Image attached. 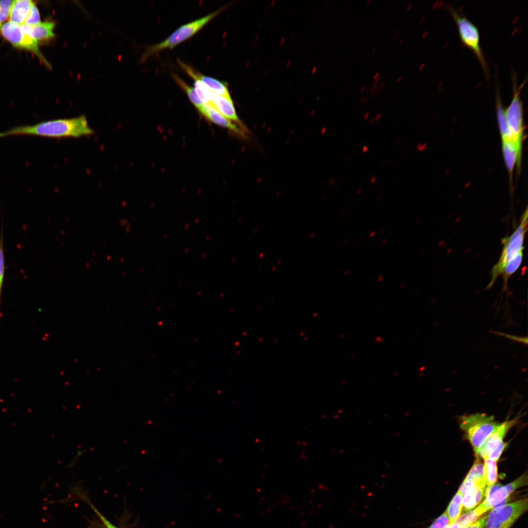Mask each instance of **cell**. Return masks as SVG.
Listing matches in <instances>:
<instances>
[{"mask_svg":"<svg viewBox=\"0 0 528 528\" xmlns=\"http://www.w3.org/2000/svg\"><path fill=\"white\" fill-rule=\"evenodd\" d=\"M492 332H493V333L494 334H496V335H498L499 336L504 337H505V338H507L508 339H509V340H512V341H515V342H517L522 343L525 344L526 345H527L528 344V337L527 336L526 337L518 336L513 335H511V334H509L505 333L502 332H498V331H493Z\"/></svg>","mask_w":528,"mask_h":528,"instance_id":"30","label":"cell"},{"mask_svg":"<svg viewBox=\"0 0 528 528\" xmlns=\"http://www.w3.org/2000/svg\"><path fill=\"white\" fill-rule=\"evenodd\" d=\"M463 494L458 490L445 510L451 523L455 522L461 515Z\"/></svg>","mask_w":528,"mask_h":528,"instance_id":"22","label":"cell"},{"mask_svg":"<svg viewBox=\"0 0 528 528\" xmlns=\"http://www.w3.org/2000/svg\"><path fill=\"white\" fill-rule=\"evenodd\" d=\"M528 208L521 216L520 222L513 233L501 240L503 245L500 257L491 270V281L485 288L492 287L496 279L501 275L506 264L524 249V241L528 230Z\"/></svg>","mask_w":528,"mask_h":528,"instance_id":"2","label":"cell"},{"mask_svg":"<svg viewBox=\"0 0 528 528\" xmlns=\"http://www.w3.org/2000/svg\"><path fill=\"white\" fill-rule=\"evenodd\" d=\"M0 292H1V290H0Z\"/></svg>","mask_w":528,"mask_h":528,"instance_id":"55","label":"cell"},{"mask_svg":"<svg viewBox=\"0 0 528 528\" xmlns=\"http://www.w3.org/2000/svg\"><path fill=\"white\" fill-rule=\"evenodd\" d=\"M489 510L483 502L473 509L461 515L455 521L462 528H464L480 518L485 512Z\"/></svg>","mask_w":528,"mask_h":528,"instance_id":"20","label":"cell"},{"mask_svg":"<svg viewBox=\"0 0 528 528\" xmlns=\"http://www.w3.org/2000/svg\"><path fill=\"white\" fill-rule=\"evenodd\" d=\"M224 8L225 7H222L206 16L182 25L163 41L149 46L143 54L141 59V61H145L151 55L157 53L163 50L172 49L179 43L189 39L222 12Z\"/></svg>","mask_w":528,"mask_h":528,"instance_id":"5","label":"cell"},{"mask_svg":"<svg viewBox=\"0 0 528 528\" xmlns=\"http://www.w3.org/2000/svg\"><path fill=\"white\" fill-rule=\"evenodd\" d=\"M178 63L186 73L194 80L197 79L200 81L215 93L228 98H231L227 87L224 83L196 71L192 67L185 64L180 60H178Z\"/></svg>","mask_w":528,"mask_h":528,"instance_id":"11","label":"cell"},{"mask_svg":"<svg viewBox=\"0 0 528 528\" xmlns=\"http://www.w3.org/2000/svg\"><path fill=\"white\" fill-rule=\"evenodd\" d=\"M387 88H388V87H386V88H385V89H384V90H385V91H386V89H387Z\"/></svg>","mask_w":528,"mask_h":528,"instance_id":"53","label":"cell"},{"mask_svg":"<svg viewBox=\"0 0 528 528\" xmlns=\"http://www.w3.org/2000/svg\"><path fill=\"white\" fill-rule=\"evenodd\" d=\"M34 2L30 0H13L9 15V22L22 25L24 24Z\"/></svg>","mask_w":528,"mask_h":528,"instance_id":"17","label":"cell"},{"mask_svg":"<svg viewBox=\"0 0 528 528\" xmlns=\"http://www.w3.org/2000/svg\"><path fill=\"white\" fill-rule=\"evenodd\" d=\"M371 2V0H368L366 1V4H369Z\"/></svg>","mask_w":528,"mask_h":528,"instance_id":"52","label":"cell"},{"mask_svg":"<svg viewBox=\"0 0 528 528\" xmlns=\"http://www.w3.org/2000/svg\"><path fill=\"white\" fill-rule=\"evenodd\" d=\"M523 258V251L518 253L513 259L507 263L503 269L501 275L504 280L503 290H508L507 284L509 278L519 269Z\"/></svg>","mask_w":528,"mask_h":528,"instance_id":"21","label":"cell"},{"mask_svg":"<svg viewBox=\"0 0 528 528\" xmlns=\"http://www.w3.org/2000/svg\"><path fill=\"white\" fill-rule=\"evenodd\" d=\"M13 0H0V23L4 22L9 17Z\"/></svg>","mask_w":528,"mask_h":528,"instance_id":"26","label":"cell"},{"mask_svg":"<svg viewBox=\"0 0 528 528\" xmlns=\"http://www.w3.org/2000/svg\"><path fill=\"white\" fill-rule=\"evenodd\" d=\"M21 25L23 29L30 34L38 43L39 42L51 39L55 36L53 32L55 23L52 22H41L33 26L25 24Z\"/></svg>","mask_w":528,"mask_h":528,"instance_id":"16","label":"cell"},{"mask_svg":"<svg viewBox=\"0 0 528 528\" xmlns=\"http://www.w3.org/2000/svg\"><path fill=\"white\" fill-rule=\"evenodd\" d=\"M95 132L84 115L44 121L33 125L12 127L0 132V138L14 135H31L48 138H79Z\"/></svg>","mask_w":528,"mask_h":528,"instance_id":"1","label":"cell"},{"mask_svg":"<svg viewBox=\"0 0 528 528\" xmlns=\"http://www.w3.org/2000/svg\"><path fill=\"white\" fill-rule=\"evenodd\" d=\"M376 176L375 175L373 176L370 179L371 184H374L376 181Z\"/></svg>","mask_w":528,"mask_h":528,"instance_id":"34","label":"cell"},{"mask_svg":"<svg viewBox=\"0 0 528 528\" xmlns=\"http://www.w3.org/2000/svg\"><path fill=\"white\" fill-rule=\"evenodd\" d=\"M447 528H462V527L456 522L451 523Z\"/></svg>","mask_w":528,"mask_h":528,"instance_id":"33","label":"cell"},{"mask_svg":"<svg viewBox=\"0 0 528 528\" xmlns=\"http://www.w3.org/2000/svg\"><path fill=\"white\" fill-rule=\"evenodd\" d=\"M380 79H381V77L380 76H378L375 80H374V82H373L374 84L378 83V81L380 80Z\"/></svg>","mask_w":528,"mask_h":528,"instance_id":"39","label":"cell"},{"mask_svg":"<svg viewBox=\"0 0 528 528\" xmlns=\"http://www.w3.org/2000/svg\"><path fill=\"white\" fill-rule=\"evenodd\" d=\"M172 76L178 86L186 93L193 104L199 110L204 103L199 98L194 88L187 85L176 74H173Z\"/></svg>","mask_w":528,"mask_h":528,"instance_id":"24","label":"cell"},{"mask_svg":"<svg viewBox=\"0 0 528 528\" xmlns=\"http://www.w3.org/2000/svg\"><path fill=\"white\" fill-rule=\"evenodd\" d=\"M450 524V520L445 511L434 521L429 528H447Z\"/></svg>","mask_w":528,"mask_h":528,"instance_id":"28","label":"cell"},{"mask_svg":"<svg viewBox=\"0 0 528 528\" xmlns=\"http://www.w3.org/2000/svg\"><path fill=\"white\" fill-rule=\"evenodd\" d=\"M379 90H380V88H379V87L377 88H376L375 89H374V91H373V92H372V93H371V96H373V95H374V94H375V93H378V92L379 91Z\"/></svg>","mask_w":528,"mask_h":528,"instance_id":"36","label":"cell"},{"mask_svg":"<svg viewBox=\"0 0 528 528\" xmlns=\"http://www.w3.org/2000/svg\"><path fill=\"white\" fill-rule=\"evenodd\" d=\"M528 507V498L498 506L486 515L485 528H510Z\"/></svg>","mask_w":528,"mask_h":528,"instance_id":"7","label":"cell"},{"mask_svg":"<svg viewBox=\"0 0 528 528\" xmlns=\"http://www.w3.org/2000/svg\"><path fill=\"white\" fill-rule=\"evenodd\" d=\"M517 420V418H514L499 423L481 446L478 456L484 460L497 462L506 446L504 441L505 436Z\"/></svg>","mask_w":528,"mask_h":528,"instance_id":"9","label":"cell"},{"mask_svg":"<svg viewBox=\"0 0 528 528\" xmlns=\"http://www.w3.org/2000/svg\"><path fill=\"white\" fill-rule=\"evenodd\" d=\"M210 105L231 121L242 126L231 98L218 95L213 92Z\"/></svg>","mask_w":528,"mask_h":528,"instance_id":"14","label":"cell"},{"mask_svg":"<svg viewBox=\"0 0 528 528\" xmlns=\"http://www.w3.org/2000/svg\"><path fill=\"white\" fill-rule=\"evenodd\" d=\"M0 33L13 46L32 52L47 66L50 67L49 64L39 50L38 42L31 34L24 30L21 25L8 22L2 25Z\"/></svg>","mask_w":528,"mask_h":528,"instance_id":"8","label":"cell"},{"mask_svg":"<svg viewBox=\"0 0 528 528\" xmlns=\"http://www.w3.org/2000/svg\"><path fill=\"white\" fill-rule=\"evenodd\" d=\"M369 116V112H367V113H366L365 114V115H364V116H363V118H364V119H367V118L368 117V116Z\"/></svg>","mask_w":528,"mask_h":528,"instance_id":"41","label":"cell"},{"mask_svg":"<svg viewBox=\"0 0 528 528\" xmlns=\"http://www.w3.org/2000/svg\"><path fill=\"white\" fill-rule=\"evenodd\" d=\"M502 149L506 168L511 179L514 167L520 169L521 156L512 141L502 140Z\"/></svg>","mask_w":528,"mask_h":528,"instance_id":"15","label":"cell"},{"mask_svg":"<svg viewBox=\"0 0 528 528\" xmlns=\"http://www.w3.org/2000/svg\"><path fill=\"white\" fill-rule=\"evenodd\" d=\"M484 480L486 487L496 484L498 479L497 462L490 460H484Z\"/></svg>","mask_w":528,"mask_h":528,"instance_id":"23","label":"cell"},{"mask_svg":"<svg viewBox=\"0 0 528 528\" xmlns=\"http://www.w3.org/2000/svg\"><path fill=\"white\" fill-rule=\"evenodd\" d=\"M384 84H385V81H382V82H381V83H380V85H379V88H381L382 87H383V86H384Z\"/></svg>","mask_w":528,"mask_h":528,"instance_id":"44","label":"cell"},{"mask_svg":"<svg viewBox=\"0 0 528 528\" xmlns=\"http://www.w3.org/2000/svg\"><path fill=\"white\" fill-rule=\"evenodd\" d=\"M195 90L199 98L204 104H211L212 91L202 82L194 80Z\"/></svg>","mask_w":528,"mask_h":528,"instance_id":"25","label":"cell"},{"mask_svg":"<svg viewBox=\"0 0 528 528\" xmlns=\"http://www.w3.org/2000/svg\"><path fill=\"white\" fill-rule=\"evenodd\" d=\"M377 85H378V83L374 84V85L372 87V88H371V90H372L374 91V89H375L377 88Z\"/></svg>","mask_w":528,"mask_h":528,"instance_id":"38","label":"cell"},{"mask_svg":"<svg viewBox=\"0 0 528 528\" xmlns=\"http://www.w3.org/2000/svg\"><path fill=\"white\" fill-rule=\"evenodd\" d=\"M1 26H2V24H1L0 23V28H1Z\"/></svg>","mask_w":528,"mask_h":528,"instance_id":"54","label":"cell"},{"mask_svg":"<svg viewBox=\"0 0 528 528\" xmlns=\"http://www.w3.org/2000/svg\"><path fill=\"white\" fill-rule=\"evenodd\" d=\"M374 121V118H371L369 121V124H371Z\"/></svg>","mask_w":528,"mask_h":528,"instance_id":"47","label":"cell"},{"mask_svg":"<svg viewBox=\"0 0 528 528\" xmlns=\"http://www.w3.org/2000/svg\"><path fill=\"white\" fill-rule=\"evenodd\" d=\"M41 22L39 11L34 3L24 24L33 26L40 23Z\"/></svg>","mask_w":528,"mask_h":528,"instance_id":"27","label":"cell"},{"mask_svg":"<svg viewBox=\"0 0 528 528\" xmlns=\"http://www.w3.org/2000/svg\"><path fill=\"white\" fill-rule=\"evenodd\" d=\"M361 191V189H358L357 190V192H356V193L357 194H359V193H360Z\"/></svg>","mask_w":528,"mask_h":528,"instance_id":"51","label":"cell"},{"mask_svg":"<svg viewBox=\"0 0 528 528\" xmlns=\"http://www.w3.org/2000/svg\"><path fill=\"white\" fill-rule=\"evenodd\" d=\"M486 484L484 480L477 483L463 494L462 512L471 510L479 505L484 496Z\"/></svg>","mask_w":528,"mask_h":528,"instance_id":"13","label":"cell"},{"mask_svg":"<svg viewBox=\"0 0 528 528\" xmlns=\"http://www.w3.org/2000/svg\"><path fill=\"white\" fill-rule=\"evenodd\" d=\"M376 49V46H374L372 50V53H374Z\"/></svg>","mask_w":528,"mask_h":528,"instance_id":"49","label":"cell"},{"mask_svg":"<svg viewBox=\"0 0 528 528\" xmlns=\"http://www.w3.org/2000/svg\"><path fill=\"white\" fill-rule=\"evenodd\" d=\"M460 422L477 456L481 446L499 424L493 416L482 413L462 416Z\"/></svg>","mask_w":528,"mask_h":528,"instance_id":"4","label":"cell"},{"mask_svg":"<svg viewBox=\"0 0 528 528\" xmlns=\"http://www.w3.org/2000/svg\"><path fill=\"white\" fill-rule=\"evenodd\" d=\"M378 75H379V72H376L374 74V76L373 77L374 80H375L378 76Z\"/></svg>","mask_w":528,"mask_h":528,"instance_id":"42","label":"cell"},{"mask_svg":"<svg viewBox=\"0 0 528 528\" xmlns=\"http://www.w3.org/2000/svg\"><path fill=\"white\" fill-rule=\"evenodd\" d=\"M92 508L93 509V510H94V511H95V512H96V514H97L98 515V516H99V517L100 518V520H101L102 521V522H103V523L104 524V525L105 526V527H106V528H118L116 527V526H114V525H113V524H111V523H110V522H109V521H108V520H107V519H106V518H105V517H104V516H103V515H102V514H101V513H100V512H99V511H98V510H97V509H96V508H95V507H93V506H92Z\"/></svg>","mask_w":528,"mask_h":528,"instance_id":"32","label":"cell"},{"mask_svg":"<svg viewBox=\"0 0 528 528\" xmlns=\"http://www.w3.org/2000/svg\"><path fill=\"white\" fill-rule=\"evenodd\" d=\"M402 75H400V76H399L398 77V78H397V79H396V82H400V80H401L402 79Z\"/></svg>","mask_w":528,"mask_h":528,"instance_id":"43","label":"cell"},{"mask_svg":"<svg viewBox=\"0 0 528 528\" xmlns=\"http://www.w3.org/2000/svg\"><path fill=\"white\" fill-rule=\"evenodd\" d=\"M399 32H400L399 28H397L396 29V31L395 33V37H394L395 40H396L397 39V38L398 37V34H399Z\"/></svg>","mask_w":528,"mask_h":528,"instance_id":"35","label":"cell"},{"mask_svg":"<svg viewBox=\"0 0 528 528\" xmlns=\"http://www.w3.org/2000/svg\"><path fill=\"white\" fill-rule=\"evenodd\" d=\"M380 116H381V113H378V114H377L376 115L374 118V121L375 120V121H378L379 119Z\"/></svg>","mask_w":528,"mask_h":528,"instance_id":"37","label":"cell"},{"mask_svg":"<svg viewBox=\"0 0 528 528\" xmlns=\"http://www.w3.org/2000/svg\"><path fill=\"white\" fill-rule=\"evenodd\" d=\"M199 111L208 119L220 126L230 129L237 133L244 135L245 129L238 127L234 122L231 121L209 104H204Z\"/></svg>","mask_w":528,"mask_h":528,"instance_id":"12","label":"cell"},{"mask_svg":"<svg viewBox=\"0 0 528 528\" xmlns=\"http://www.w3.org/2000/svg\"><path fill=\"white\" fill-rule=\"evenodd\" d=\"M487 514L481 517L477 520L464 528H484Z\"/></svg>","mask_w":528,"mask_h":528,"instance_id":"31","label":"cell"},{"mask_svg":"<svg viewBox=\"0 0 528 528\" xmlns=\"http://www.w3.org/2000/svg\"><path fill=\"white\" fill-rule=\"evenodd\" d=\"M496 90V115L501 140L513 141L512 135L506 122L505 109L502 104L500 92L499 89Z\"/></svg>","mask_w":528,"mask_h":528,"instance_id":"19","label":"cell"},{"mask_svg":"<svg viewBox=\"0 0 528 528\" xmlns=\"http://www.w3.org/2000/svg\"><path fill=\"white\" fill-rule=\"evenodd\" d=\"M412 5V3H410V4H409V5H408V6H407V8H406V9H407V10H409V9L410 8V7H411Z\"/></svg>","mask_w":528,"mask_h":528,"instance_id":"50","label":"cell"},{"mask_svg":"<svg viewBox=\"0 0 528 528\" xmlns=\"http://www.w3.org/2000/svg\"><path fill=\"white\" fill-rule=\"evenodd\" d=\"M527 483L528 475L526 472L506 485L503 486L495 484L491 486L486 487L484 493L485 499L483 502L489 510L492 509L506 500L515 490L527 485Z\"/></svg>","mask_w":528,"mask_h":528,"instance_id":"10","label":"cell"},{"mask_svg":"<svg viewBox=\"0 0 528 528\" xmlns=\"http://www.w3.org/2000/svg\"><path fill=\"white\" fill-rule=\"evenodd\" d=\"M365 88V86H362L361 87V88H360V91L361 92H363Z\"/></svg>","mask_w":528,"mask_h":528,"instance_id":"46","label":"cell"},{"mask_svg":"<svg viewBox=\"0 0 528 528\" xmlns=\"http://www.w3.org/2000/svg\"><path fill=\"white\" fill-rule=\"evenodd\" d=\"M403 41H404V39L403 38L401 39L400 40L398 44L400 45L403 42Z\"/></svg>","mask_w":528,"mask_h":528,"instance_id":"48","label":"cell"},{"mask_svg":"<svg viewBox=\"0 0 528 528\" xmlns=\"http://www.w3.org/2000/svg\"><path fill=\"white\" fill-rule=\"evenodd\" d=\"M5 270L4 254L3 243V235L1 231L0 238V290H1Z\"/></svg>","mask_w":528,"mask_h":528,"instance_id":"29","label":"cell"},{"mask_svg":"<svg viewBox=\"0 0 528 528\" xmlns=\"http://www.w3.org/2000/svg\"><path fill=\"white\" fill-rule=\"evenodd\" d=\"M484 480V463L478 458L474 462L458 491L463 494L469 487Z\"/></svg>","mask_w":528,"mask_h":528,"instance_id":"18","label":"cell"},{"mask_svg":"<svg viewBox=\"0 0 528 528\" xmlns=\"http://www.w3.org/2000/svg\"><path fill=\"white\" fill-rule=\"evenodd\" d=\"M513 95L509 106L505 109V113L508 129L512 136L513 142L519 155L522 156V142L524 139L523 104L520 92L526 81L518 87L516 75L512 77Z\"/></svg>","mask_w":528,"mask_h":528,"instance_id":"6","label":"cell"},{"mask_svg":"<svg viewBox=\"0 0 528 528\" xmlns=\"http://www.w3.org/2000/svg\"><path fill=\"white\" fill-rule=\"evenodd\" d=\"M446 8L456 22L461 42L465 46L473 51L486 77L488 79L490 77L489 70L480 45V35L478 28L465 16L459 13L452 5L448 4Z\"/></svg>","mask_w":528,"mask_h":528,"instance_id":"3","label":"cell"},{"mask_svg":"<svg viewBox=\"0 0 528 528\" xmlns=\"http://www.w3.org/2000/svg\"><path fill=\"white\" fill-rule=\"evenodd\" d=\"M368 149V146H364V147H363L362 148V152H363V153H365V152H366L367 151Z\"/></svg>","mask_w":528,"mask_h":528,"instance_id":"40","label":"cell"},{"mask_svg":"<svg viewBox=\"0 0 528 528\" xmlns=\"http://www.w3.org/2000/svg\"><path fill=\"white\" fill-rule=\"evenodd\" d=\"M367 99H368L367 97L364 98L363 99V100H362V103L364 104L367 101Z\"/></svg>","mask_w":528,"mask_h":528,"instance_id":"45","label":"cell"}]
</instances>
